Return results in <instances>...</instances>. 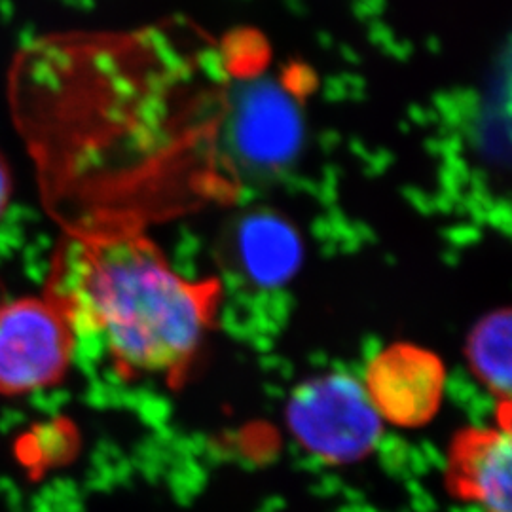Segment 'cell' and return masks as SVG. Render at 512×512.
<instances>
[{
    "mask_svg": "<svg viewBox=\"0 0 512 512\" xmlns=\"http://www.w3.org/2000/svg\"><path fill=\"white\" fill-rule=\"evenodd\" d=\"M44 294L118 374L175 385L215 323L220 285L179 274L137 230L105 226L76 230L59 247Z\"/></svg>",
    "mask_w": 512,
    "mask_h": 512,
    "instance_id": "obj_1",
    "label": "cell"
},
{
    "mask_svg": "<svg viewBox=\"0 0 512 512\" xmlns=\"http://www.w3.org/2000/svg\"><path fill=\"white\" fill-rule=\"evenodd\" d=\"M285 416L294 440L327 465L363 461L384 431L365 384L346 372L321 374L298 385Z\"/></svg>",
    "mask_w": 512,
    "mask_h": 512,
    "instance_id": "obj_2",
    "label": "cell"
},
{
    "mask_svg": "<svg viewBox=\"0 0 512 512\" xmlns=\"http://www.w3.org/2000/svg\"><path fill=\"white\" fill-rule=\"evenodd\" d=\"M76 334L54 300L18 298L0 306V393L57 384L73 361Z\"/></svg>",
    "mask_w": 512,
    "mask_h": 512,
    "instance_id": "obj_3",
    "label": "cell"
},
{
    "mask_svg": "<svg viewBox=\"0 0 512 512\" xmlns=\"http://www.w3.org/2000/svg\"><path fill=\"white\" fill-rule=\"evenodd\" d=\"M363 384L382 420L397 427H421L439 412L446 370L427 349L393 344L372 357Z\"/></svg>",
    "mask_w": 512,
    "mask_h": 512,
    "instance_id": "obj_4",
    "label": "cell"
},
{
    "mask_svg": "<svg viewBox=\"0 0 512 512\" xmlns=\"http://www.w3.org/2000/svg\"><path fill=\"white\" fill-rule=\"evenodd\" d=\"M511 467V427H469L452 440L446 482L480 512H511Z\"/></svg>",
    "mask_w": 512,
    "mask_h": 512,
    "instance_id": "obj_5",
    "label": "cell"
},
{
    "mask_svg": "<svg viewBox=\"0 0 512 512\" xmlns=\"http://www.w3.org/2000/svg\"><path fill=\"white\" fill-rule=\"evenodd\" d=\"M238 255L241 268L255 283L275 287L296 274L302 243L287 220L272 213H255L239 226Z\"/></svg>",
    "mask_w": 512,
    "mask_h": 512,
    "instance_id": "obj_6",
    "label": "cell"
},
{
    "mask_svg": "<svg viewBox=\"0 0 512 512\" xmlns=\"http://www.w3.org/2000/svg\"><path fill=\"white\" fill-rule=\"evenodd\" d=\"M467 363L499 404H511L512 321L511 311L488 313L469 334Z\"/></svg>",
    "mask_w": 512,
    "mask_h": 512,
    "instance_id": "obj_7",
    "label": "cell"
},
{
    "mask_svg": "<svg viewBox=\"0 0 512 512\" xmlns=\"http://www.w3.org/2000/svg\"><path fill=\"white\" fill-rule=\"evenodd\" d=\"M10 192H12V183H10V171L8 165L4 162L2 154H0V217L8 205L10 200Z\"/></svg>",
    "mask_w": 512,
    "mask_h": 512,
    "instance_id": "obj_8",
    "label": "cell"
}]
</instances>
